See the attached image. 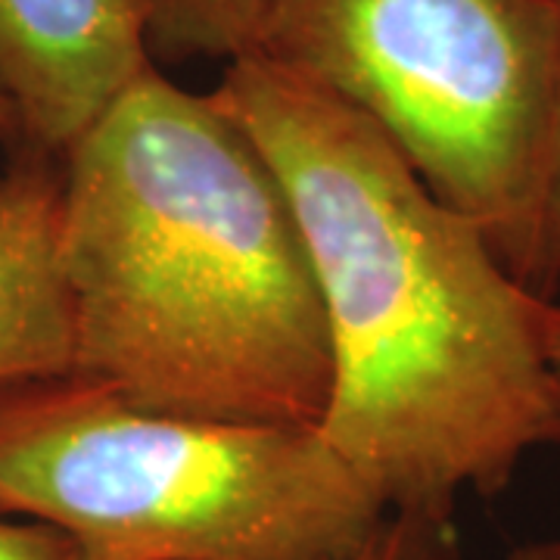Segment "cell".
I'll list each match as a JSON object with an SVG mask.
<instances>
[{
    "label": "cell",
    "instance_id": "7a4b0ae2",
    "mask_svg": "<svg viewBox=\"0 0 560 560\" xmlns=\"http://www.w3.org/2000/svg\"><path fill=\"white\" fill-rule=\"evenodd\" d=\"M75 374L140 408L318 427L330 349L293 206L215 94L156 62L60 156Z\"/></svg>",
    "mask_w": 560,
    "mask_h": 560
},
{
    "label": "cell",
    "instance_id": "9c48e42d",
    "mask_svg": "<svg viewBox=\"0 0 560 560\" xmlns=\"http://www.w3.org/2000/svg\"><path fill=\"white\" fill-rule=\"evenodd\" d=\"M526 287L541 300H555V290L560 287V97L551 172H548V187H545V200H541V215L539 228H536L529 271H526Z\"/></svg>",
    "mask_w": 560,
    "mask_h": 560
},
{
    "label": "cell",
    "instance_id": "7c38bea8",
    "mask_svg": "<svg viewBox=\"0 0 560 560\" xmlns=\"http://www.w3.org/2000/svg\"><path fill=\"white\" fill-rule=\"evenodd\" d=\"M508 560H560V536L558 539L526 541L521 548H514Z\"/></svg>",
    "mask_w": 560,
    "mask_h": 560
},
{
    "label": "cell",
    "instance_id": "4fadbf2b",
    "mask_svg": "<svg viewBox=\"0 0 560 560\" xmlns=\"http://www.w3.org/2000/svg\"><path fill=\"white\" fill-rule=\"evenodd\" d=\"M16 128H13V119L7 116V109L0 106V153L10 147V143H16Z\"/></svg>",
    "mask_w": 560,
    "mask_h": 560
},
{
    "label": "cell",
    "instance_id": "8fae6325",
    "mask_svg": "<svg viewBox=\"0 0 560 560\" xmlns=\"http://www.w3.org/2000/svg\"><path fill=\"white\" fill-rule=\"evenodd\" d=\"M541 349L548 361L551 396H555V442L560 445V302L548 300L541 308Z\"/></svg>",
    "mask_w": 560,
    "mask_h": 560
},
{
    "label": "cell",
    "instance_id": "3957f363",
    "mask_svg": "<svg viewBox=\"0 0 560 560\" xmlns=\"http://www.w3.org/2000/svg\"><path fill=\"white\" fill-rule=\"evenodd\" d=\"M0 508L84 560H337L389 514L318 427L153 411L75 371L0 386Z\"/></svg>",
    "mask_w": 560,
    "mask_h": 560
},
{
    "label": "cell",
    "instance_id": "30bf717a",
    "mask_svg": "<svg viewBox=\"0 0 560 560\" xmlns=\"http://www.w3.org/2000/svg\"><path fill=\"white\" fill-rule=\"evenodd\" d=\"M0 560H84V555L60 529L0 508Z\"/></svg>",
    "mask_w": 560,
    "mask_h": 560
},
{
    "label": "cell",
    "instance_id": "6da1fadb",
    "mask_svg": "<svg viewBox=\"0 0 560 560\" xmlns=\"http://www.w3.org/2000/svg\"><path fill=\"white\" fill-rule=\"evenodd\" d=\"M212 94L271 162L312 261L330 349L320 436L386 511L501 495L555 442L548 300L320 84L246 54Z\"/></svg>",
    "mask_w": 560,
    "mask_h": 560
},
{
    "label": "cell",
    "instance_id": "5b68a950",
    "mask_svg": "<svg viewBox=\"0 0 560 560\" xmlns=\"http://www.w3.org/2000/svg\"><path fill=\"white\" fill-rule=\"evenodd\" d=\"M150 66L143 0H0V106L28 150L60 160Z\"/></svg>",
    "mask_w": 560,
    "mask_h": 560
},
{
    "label": "cell",
    "instance_id": "277c9868",
    "mask_svg": "<svg viewBox=\"0 0 560 560\" xmlns=\"http://www.w3.org/2000/svg\"><path fill=\"white\" fill-rule=\"evenodd\" d=\"M253 54L374 121L526 283L558 128L560 0H275Z\"/></svg>",
    "mask_w": 560,
    "mask_h": 560
},
{
    "label": "cell",
    "instance_id": "8992f818",
    "mask_svg": "<svg viewBox=\"0 0 560 560\" xmlns=\"http://www.w3.org/2000/svg\"><path fill=\"white\" fill-rule=\"evenodd\" d=\"M75 371L60 256V160L22 153L0 172V386Z\"/></svg>",
    "mask_w": 560,
    "mask_h": 560
},
{
    "label": "cell",
    "instance_id": "ba28073f",
    "mask_svg": "<svg viewBox=\"0 0 560 560\" xmlns=\"http://www.w3.org/2000/svg\"><path fill=\"white\" fill-rule=\"evenodd\" d=\"M337 560H460L455 514L389 511L359 548Z\"/></svg>",
    "mask_w": 560,
    "mask_h": 560
},
{
    "label": "cell",
    "instance_id": "52a82bcc",
    "mask_svg": "<svg viewBox=\"0 0 560 560\" xmlns=\"http://www.w3.org/2000/svg\"><path fill=\"white\" fill-rule=\"evenodd\" d=\"M275 0H143L150 54L231 62L256 50Z\"/></svg>",
    "mask_w": 560,
    "mask_h": 560
}]
</instances>
